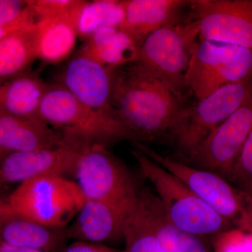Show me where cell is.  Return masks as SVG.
<instances>
[{
  "mask_svg": "<svg viewBox=\"0 0 252 252\" xmlns=\"http://www.w3.org/2000/svg\"><path fill=\"white\" fill-rule=\"evenodd\" d=\"M112 104L142 143L168 135L189 106L137 62L113 71Z\"/></svg>",
  "mask_w": 252,
  "mask_h": 252,
  "instance_id": "6da1fadb",
  "label": "cell"
},
{
  "mask_svg": "<svg viewBox=\"0 0 252 252\" xmlns=\"http://www.w3.org/2000/svg\"><path fill=\"white\" fill-rule=\"evenodd\" d=\"M39 117L59 132L64 144L79 150L136 141L117 113L88 107L57 82L48 84Z\"/></svg>",
  "mask_w": 252,
  "mask_h": 252,
  "instance_id": "7a4b0ae2",
  "label": "cell"
},
{
  "mask_svg": "<svg viewBox=\"0 0 252 252\" xmlns=\"http://www.w3.org/2000/svg\"><path fill=\"white\" fill-rule=\"evenodd\" d=\"M130 152L141 173L153 185L167 216L177 228L207 237L233 228L177 176L137 149L132 148Z\"/></svg>",
  "mask_w": 252,
  "mask_h": 252,
  "instance_id": "3957f363",
  "label": "cell"
},
{
  "mask_svg": "<svg viewBox=\"0 0 252 252\" xmlns=\"http://www.w3.org/2000/svg\"><path fill=\"white\" fill-rule=\"evenodd\" d=\"M137 149L183 181L212 210L235 228L252 232V198L214 172L165 157L147 144L132 142Z\"/></svg>",
  "mask_w": 252,
  "mask_h": 252,
  "instance_id": "277c9868",
  "label": "cell"
},
{
  "mask_svg": "<svg viewBox=\"0 0 252 252\" xmlns=\"http://www.w3.org/2000/svg\"><path fill=\"white\" fill-rule=\"evenodd\" d=\"M198 39V25L192 20L165 26L142 41L137 62L186 100V74Z\"/></svg>",
  "mask_w": 252,
  "mask_h": 252,
  "instance_id": "5b68a950",
  "label": "cell"
},
{
  "mask_svg": "<svg viewBox=\"0 0 252 252\" xmlns=\"http://www.w3.org/2000/svg\"><path fill=\"white\" fill-rule=\"evenodd\" d=\"M7 198L24 216L49 228L62 230L72 223L85 200L75 181L56 176L23 182Z\"/></svg>",
  "mask_w": 252,
  "mask_h": 252,
  "instance_id": "8992f818",
  "label": "cell"
},
{
  "mask_svg": "<svg viewBox=\"0 0 252 252\" xmlns=\"http://www.w3.org/2000/svg\"><path fill=\"white\" fill-rule=\"evenodd\" d=\"M252 79V51L214 41H198L186 74V85L198 99L229 84Z\"/></svg>",
  "mask_w": 252,
  "mask_h": 252,
  "instance_id": "52a82bcc",
  "label": "cell"
},
{
  "mask_svg": "<svg viewBox=\"0 0 252 252\" xmlns=\"http://www.w3.org/2000/svg\"><path fill=\"white\" fill-rule=\"evenodd\" d=\"M74 177L85 200L132 206L140 190L126 165L102 145L81 149Z\"/></svg>",
  "mask_w": 252,
  "mask_h": 252,
  "instance_id": "ba28073f",
  "label": "cell"
},
{
  "mask_svg": "<svg viewBox=\"0 0 252 252\" xmlns=\"http://www.w3.org/2000/svg\"><path fill=\"white\" fill-rule=\"evenodd\" d=\"M252 94V79L223 86L205 98L189 105L169 137L182 160L189 157L212 130L244 103Z\"/></svg>",
  "mask_w": 252,
  "mask_h": 252,
  "instance_id": "9c48e42d",
  "label": "cell"
},
{
  "mask_svg": "<svg viewBox=\"0 0 252 252\" xmlns=\"http://www.w3.org/2000/svg\"><path fill=\"white\" fill-rule=\"evenodd\" d=\"M252 131V94L181 162L216 173L228 182L235 162Z\"/></svg>",
  "mask_w": 252,
  "mask_h": 252,
  "instance_id": "30bf717a",
  "label": "cell"
},
{
  "mask_svg": "<svg viewBox=\"0 0 252 252\" xmlns=\"http://www.w3.org/2000/svg\"><path fill=\"white\" fill-rule=\"evenodd\" d=\"M190 20L198 23L199 40L252 51V0H193Z\"/></svg>",
  "mask_w": 252,
  "mask_h": 252,
  "instance_id": "8fae6325",
  "label": "cell"
},
{
  "mask_svg": "<svg viewBox=\"0 0 252 252\" xmlns=\"http://www.w3.org/2000/svg\"><path fill=\"white\" fill-rule=\"evenodd\" d=\"M80 151L64 144L54 148L7 152L0 155V186L46 177H74Z\"/></svg>",
  "mask_w": 252,
  "mask_h": 252,
  "instance_id": "7c38bea8",
  "label": "cell"
},
{
  "mask_svg": "<svg viewBox=\"0 0 252 252\" xmlns=\"http://www.w3.org/2000/svg\"><path fill=\"white\" fill-rule=\"evenodd\" d=\"M113 71L77 53L63 67L56 82L88 107L117 113L112 104Z\"/></svg>",
  "mask_w": 252,
  "mask_h": 252,
  "instance_id": "4fadbf2b",
  "label": "cell"
},
{
  "mask_svg": "<svg viewBox=\"0 0 252 252\" xmlns=\"http://www.w3.org/2000/svg\"><path fill=\"white\" fill-rule=\"evenodd\" d=\"M133 205L120 206L85 200L72 223L65 228L66 236L74 241L104 245L124 241V225Z\"/></svg>",
  "mask_w": 252,
  "mask_h": 252,
  "instance_id": "5bb4252c",
  "label": "cell"
},
{
  "mask_svg": "<svg viewBox=\"0 0 252 252\" xmlns=\"http://www.w3.org/2000/svg\"><path fill=\"white\" fill-rule=\"evenodd\" d=\"M65 229L39 224L19 213L0 194V240L15 246L44 252H60L67 240Z\"/></svg>",
  "mask_w": 252,
  "mask_h": 252,
  "instance_id": "9a60e30c",
  "label": "cell"
},
{
  "mask_svg": "<svg viewBox=\"0 0 252 252\" xmlns=\"http://www.w3.org/2000/svg\"><path fill=\"white\" fill-rule=\"evenodd\" d=\"M190 1L187 0H122L124 18L121 29L140 45L151 33L180 23V16Z\"/></svg>",
  "mask_w": 252,
  "mask_h": 252,
  "instance_id": "2e32d148",
  "label": "cell"
},
{
  "mask_svg": "<svg viewBox=\"0 0 252 252\" xmlns=\"http://www.w3.org/2000/svg\"><path fill=\"white\" fill-rule=\"evenodd\" d=\"M137 203L165 252H213L208 237L175 226L157 194L149 189H140Z\"/></svg>",
  "mask_w": 252,
  "mask_h": 252,
  "instance_id": "e0dca14e",
  "label": "cell"
},
{
  "mask_svg": "<svg viewBox=\"0 0 252 252\" xmlns=\"http://www.w3.org/2000/svg\"><path fill=\"white\" fill-rule=\"evenodd\" d=\"M62 137L40 118L0 115V155L7 152L54 148Z\"/></svg>",
  "mask_w": 252,
  "mask_h": 252,
  "instance_id": "ac0fdd59",
  "label": "cell"
},
{
  "mask_svg": "<svg viewBox=\"0 0 252 252\" xmlns=\"http://www.w3.org/2000/svg\"><path fill=\"white\" fill-rule=\"evenodd\" d=\"M86 1L66 16L37 23V59L46 64H54L70 56L77 43L78 22Z\"/></svg>",
  "mask_w": 252,
  "mask_h": 252,
  "instance_id": "d6986e66",
  "label": "cell"
},
{
  "mask_svg": "<svg viewBox=\"0 0 252 252\" xmlns=\"http://www.w3.org/2000/svg\"><path fill=\"white\" fill-rule=\"evenodd\" d=\"M84 42L78 53L111 70L138 60L140 45L120 28H103Z\"/></svg>",
  "mask_w": 252,
  "mask_h": 252,
  "instance_id": "ffe728a7",
  "label": "cell"
},
{
  "mask_svg": "<svg viewBox=\"0 0 252 252\" xmlns=\"http://www.w3.org/2000/svg\"><path fill=\"white\" fill-rule=\"evenodd\" d=\"M47 86L36 73L29 70L0 84V115L39 117Z\"/></svg>",
  "mask_w": 252,
  "mask_h": 252,
  "instance_id": "44dd1931",
  "label": "cell"
},
{
  "mask_svg": "<svg viewBox=\"0 0 252 252\" xmlns=\"http://www.w3.org/2000/svg\"><path fill=\"white\" fill-rule=\"evenodd\" d=\"M37 23L0 41V84L27 72L36 56Z\"/></svg>",
  "mask_w": 252,
  "mask_h": 252,
  "instance_id": "7402d4cb",
  "label": "cell"
},
{
  "mask_svg": "<svg viewBox=\"0 0 252 252\" xmlns=\"http://www.w3.org/2000/svg\"><path fill=\"white\" fill-rule=\"evenodd\" d=\"M124 18L122 1L94 0L86 1L78 22V38L86 41L106 28H120Z\"/></svg>",
  "mask_w": 252,
  "mask_h": 252,
  "instance_id": "603a6c76",
  "label": "cell"
},
{
  "mask_svg": "<svg viewBox=\"0 0 252 252\" xmlns=\"http://www.w3.org/2000/svg\"><path fill=\"white\" fill-rule=\"evenodd\" d=\"M124 242L126 252H165L137 203V197L126 218Z\"/></svg>",
  "mask_w": 252,
  "mask_h": 252,
  "instance_id": "cb8c5ba5",
  "label": "cell"
},
{
  "mask_svg": "<svg viewBox=\"0 0 252 252\" xmlns=\"http://www.w3.org/2000/svg\"><path fill=\"white\" fill-rule=\"evenodd\" d=\"M213 252H252V232L233 228L208 236Z\"/></svg>",
  "mask_w": 252,
  "mask_h": 252,
  "instance_id": "d4e9b609",
  "label": "cell"
},
{
  "mask_svg": "<svg viewBox=\"0 0 252 252\" xmlns=\"http://www.w3.org/2000/svg\"><path fill=\"white\" fill-rule=\"evenodd\" d=\"M228 182L252 198V131L235 162Z\"/></svg>",
  "mask_w": 252,
  "mask_h": 252,
  "instance_id": "484cf974",
  "label": "cell"
},
{
  "mask_svg": "<svg viewBox=\"0 0 252 252\" xmlns=\"http://www.w3.org/2000/svg\"><path fill=\"white\" fill-rule=\"evenodd\" d=\"M84 2L83 0H28V6L38 23L66 16Z\"/></svg>",
  "mask_w": 252,
  "mask_h": 252,
  "instance_id": "4316f807",
  "label": "cell"
},
{
  "mask_svg": "<svg viewBox=\"0 0 252 252\" xmlns=\"http://www.w3.org/2000/svg\"><path fill=\"white\" fill-rule=\"evenodd\" d=\"M28 8V0H0V26L14 22Z\"/></svg>",
  "mask_w": 252,
  "mask_h": 252,
  "instance_id": "83f0119b",
  "label": "cell"
},
{
  "mask_svg": "<svg viewBox=\"0 0 252 252\" xmlns=\"http://www.w3.org/2000/svg\"><path fill=\"white\" fill-rule=\"evenodd\" d=\"M60 252H126L104 244H94L86 242L74 241L65 245Z\"/></svg>",
  "mask_w": 252,
  "mask_h": 252,
  "instance_id": "f1b7e54d",
  "label": "cell"
},
{
  "mask_svg": "<svg viewBox=\"0 0 252 252\" xmlns=\"http://www.w3.org/2000/svg\"><path fill=\"white\" fill-rule=\"evenodd\" d=\"M37 22H36L35 17L28 6L27 11L16 21L10 23V24L0 26V41L4 39L5 36H7L8 34L17 31L18 30L22 29V28L35 24Z\"/></svg>",
  "mask_w": 252,
  "mask_h": 252,
  "instance_id": "f546056e",
  "label": "cell"
},
{
  "mask_svg": "<svg viewBox=\"0 0 252 252\" xmlns=\"http://www.w3.org/2000/svg\"><path fill=\"white\" fill-rule=\"evenodd\" d=\"M0 252H44L34 249L15 246L9 245L0 240Z\"/></svg>",
  "mask_w": 252,
  "mask_h": 252,
  "instance_id": "4dcf8cb0",
  "label": "cell"
}]
</instances>
